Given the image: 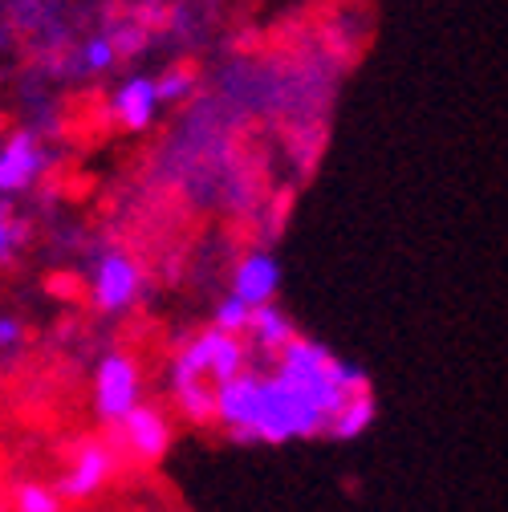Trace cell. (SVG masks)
I'll use <instances>...</instances> for the list:
<instances>
[{
    "instance_id": "obj_3",
    "label": "cell",
    "mask_w": 508,
    "mask_h": 512,
    "mask_svg": "<svg viewBox=\"0 0 508 512\" xmlns=\"http://www.w3.org/2000/svg\"><path fill=\"white\" fill-rule=\"evenodd\" d=\"M139 362L131 354H106L94 370V411L102 423L118 427L126 415L139 407Z\"/></svg>"
},
{
    "instance_id": "obj_5",
    "label": "cell",
    "mask_w": 508,
    "mask_h": 512,
    "mask_svg": "<svg viewBox=\"0 0 508 512\" xmlns=\"http://www.w3.org/2000/svg\"><path fill=\"white\" fill-rule=\"evenodd\" d=\"M143 289V273L126 252H106L94 265V305L102 313H122L131 309Z\"/></svg>"
},
{
    "instance_id": "obj_8",
    "label": "cell",
    "mask_w": 508,
    "mask_h": 512,
    "mask_svg": "<svg viewBox=\"0 0 508 512\" xmlns=\"http://www.w3.org/2000/svg\"><path fill=\"white\" fill-rule=\"evenodd\" d=\"M277 285H281V265L273 252H248L232 273V297H240L252 309L269 305L277 297Z\"/></svg>"
},
{
    "instance_id": "obj_18",
    "label": "cell",
    "mask_w": 508,
    "mask_h": 512,
    "mask_svg": "<svg viewBox=\"0 0 508 512\" xmlns=\"http://www.w3.org/2000/svg\"><path fill=\"white\" fill-rule=\"evenodd\" d=\"M187 86H192V78H187V74H163L155 82V94H159V102H175V98L187 94Z\"/></svg>"
},
{
    "instance_id": "obj_7",
    "label": "cell",
    "mask_w": 508,
    "mask_h": 512,
    "mask_svg": "<svg viewBox=\"0 0 508 512\" xmlns=\"http://www.w3.org/2000/svg\"><path fill=\"white\" fill-rule=\"evenodd\" d=\"M110 472H114V452H110L106 443L90 439V443H82L78 452H74V460H70L66 476H61V484H57V496L86 500V496H94V492H102V488H106Z\"/></svg>"
},
{
    "instance_id": "obj_11",
    "label": "cell",
    "mask_w": 508,
    "mask_h": 512,
    "mask_svg": "<svg viewBox=\"0 0 508 512\" xmlns=\"http://www.w3.org/2000/svg\"><path fill=\"white\" fill-rule=\"evenodd\" d=\"M248 334L257 338V346H261V350H273V354H281V350L297 338V330H293V322H289V313H285V309H277L273 301L252 309Z\"/></svg>"
},
{
    "instance_id": "obj_10",
    "label": "cell",
    "mask_w": 508,
    "mask_h": 512,
    "mask_svg": "<svg viewBox=\"0 0 508 512\" xmlns=\"http://www.w3.org/2000/svg\"><path fill=\"white\" fill-rule=\"evenodd\" d=\"M155 110H159V94H155L151 78H131L114 94V114H118V122L126 126V131H143V126H151Z\"/></svg>"
},
{
    "instance_id": "obj_15",
    "label": "cell",
    "mask_w": 508,
    "mask_h": 512,
    "mask_svg": "<svg viewBox=\"0 0 508 512\" xmlns=\"http://www.w3.org/2000/svg\"><path fill=\"white\" fill-rule=\"evenodd\" d=\"M248 322H252V305H244L240 297H224L220 305H216V330H224V334H248Z\"/></svg>"
},
{
    "instance_id": "obj_14",
    "label": "cell",
    "mask_w": 508,
    "mask_h": 512,
    "mask_svg": "<svg viewBox=\"0 0 508 512\" xmlns=\"http://www.w3.org/2000/svg\"><path fill=\"white\" fill-rule=\"evenodd\" d=\"M13 512H61V496L49 484H21L13 496Z\"/></svg>"
},
{
    "instance_id": "obj_16",
    "label": "cell",
    "mask_w": 508,
    "mask_h": 512,
    "mask_svg": "<svg viewBox=\"0 0 508 512\" xmlns=\"http://www.w3.org/2000/svg\"><path fill=\"white\" fill-rule=\"evenodd\" d=\"M13 244H17V220H13L9 200L0 196V261H9L13 256Z\"/></svg>"
},
{
    "instance_id": "obj_9",
    "label": "cell",
    "mask_w": 508,
    "mask_h": 512,
    "mask_svg": "<svg viewBox=\"0 0 508 512\" xmlns=\"http://www.w3.org/2000/svg\"><path fill=\"white\" fill-rule=\"evenodd\" d=\"M41 147L33 135L17 131L5 139V147H0V196H17V191H25L37 175H41Z\"/></svg>"
},
{
    "instance_id": "obj_19",
    "label": "cell",
    "mask_w": 508,
    "mask_h": 512,
    "mask_svg": "<svg viewBox=\"0 0 508 512\" xmlns=\"http://www.w3.org/2000/svg\"><path fill=\"white\" fill-rule=\"evenodd\" d=\"M21 342V322L17 317H0V350H13Z\"/></svg>"
},
{
    "instance_id": "obj_6",
    "label": "cell",
    "mask_w": 508,
    "mask_h": 512,
    "mask_svg": "<svg viewBox=\"0 0 508 512\" xmlns=\"http://www.w3.org/2000/svg\"><path fill=\"white\" fill-rule=\"evenodd\" d=\"M118 431H122L126 452H131L135 460H143V464H159L167 456V447H171V423H167V415L159 407H147V403H139L131 415H126L118 423Z\"/></svg>"
},
{
    "instance_id": "obj_1",
    "label": "cell",
    "mask_w": 508,
    "mask_h": 512,
    "mask_svg": "<svg viewBox=\"0 0 508 512\" xmlns=\"http://www.w3.org/2000/svg\"><path fill=\"white\" fill-rule=\"evenodd\" d=\"M326 431V415L317 411L297 387L281 374L261 378V411L257 423L248 431V443H289V439H309V435H322Z\"/></svg>"
},
{
    "instance_id": "obj_2",
    "label": "cell",
    "mask_w": 508,
    "mask_h": 512,
    "mask_svg": "<svg viewBox=\"0 0 508 512\" xmlns=\"http://www.w3.org/2000/svg\"><path fill=\"white\" fill-rule=\"evenodd\" d=\"M244 342L236 334H224V330H204L187 342L179 354H175V366H171V382L175 387H187V382H228L244 370Z\"/></svg>"
},
{
    "instance_id": "obj_12",
    "label": "cell",
    "mask_w": 508,
    "mask_h": 512,
    "mask_svg": "<svg viewBox=\"0 0 508 512\" xmlns=\"http://www.w3.org/2000/svg\"><path fill=\"white\" fill-rule=\"evenodd\" d=\"M370 423H374V399H370V391H366V395H350V399L334 411V419L326 423V431H330L334 439H358Z\"/></svg>"
},
{
    "instance_id": "obj_13",
    "label": "cell",
    "mask_w": 508,
    "mask_h": 512,
    "mask_svg": "<svg viewBox=\"0 0 508 512\" xmlns=\"http://www.w3.org/2000/svg\"><path fill=\"white\" fill-rule=\"evenodd\" d=\"M175 403H179V415H187L192 423L216 419V391H208V382H187V387H175Z\"/></svg>"
},
{
    "instance_id": "obj_4",
    "label": "cell",
    "mask_w": 508,
    "mask_h": 512,
    "mask_svg": "<svg viewBox=\"0 0 508 512\" xmlns=\"http://www.w3.org/2000/svg\"><path fill=\"white\" fill-rule=\"evenodd\" d=\"M261 378L265 374L240 370L236 378L216 382V419L228 427V435L236 443H248V431H252V423H257V411H261Z\"/></svg>"
},
{
    "instance_id": "obj_20",
    "label": "cell",
    "mask_w": 508,
    "mask_h": 512,
    "mask_svg": "<svg viewBox=\"0 0 508 512\" xmlns=\"http://www.w3.org/2000/svg\"><path fill=\"white\" fill-rule=\"evenodd\" d=\"M0 512H5V500H0Z\"/></svg>"
},
{
    "instance_id": "obj_17",
    "label": "cell",
    "mask_w": 508,
    "mask_h": 512,
    "mask_svg": "<svg viewBox=\"0 0 508 512\" xmlns=\"http://www.w3.org/2000/svg\"><path fill=\"white\" fill-rule=\"evenodd\" d=\"M82 57H86V66H90V70H106L110 61H114V41H110V37H94V41L86 45Z\"/></svg>"
}]
</instances>
